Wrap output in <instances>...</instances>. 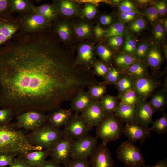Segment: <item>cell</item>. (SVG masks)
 Segmentation results:
<instances>
[{
  "instance_id": "cell-1",
  "label": "cell",
  "mask_w": 167,
  "mask_h": 167,
  "mask_svg": "<svg viewBox=\"0 0 167 167\" xmlns=\"http://www.w3.org/2000/svg\"><path fill=\"white\" fill-rule=\"evenodd\" d=\"M92 82L90 72L45 32L17 34L0 47V108L16 116L52 112Z\"/></svg>"
},
{
  "instance_id": "cell-2",
  "label": "cell",
  "mask_w": 167,
  "mask_h": 167,
  "mask_svg": "<svg viewBox=\"0 0 167 167\" xmlns=\"http://www.w3.org/2000/svg\"><path fill=\"white\" fill-rule=\"evenodd\" d=\"M13 124L0 126V153L15 156L42 149L31 144L26 135Z\"/></svg>"
},
{
  "instance_id": "cell-3",
  "label": "cell",
  "mask_w": 167,
  "mask_h": 167,
  "mask_svg": "<svg viewBox=\"0 0 167 167\" xmlns=\"http://www.w3.org/2000/svg\"><path fill=\"white\" fill-rule=\"evenodd\" d=\"M64 135L62 129L54 127L47 123L26 135L31 144L50 152Z\"/></svg>"
},
{
  "instance_id": "cell-4",
  "label": "cell",
  "mask_w": 167,
  "mask_h": 167,
  "mask_svg": "<svg viewBox=\"0 0 167 167\" xmlns=\"http://www.w3.org/2000/svg\"><path fill=\"white\" fill-rule=\"evenodd\" d=\"M96 126V137L107 144L120 138L124 125L123 122L112 113L107 114Z\"/></svg>"
},
{
  "instance_id": "cell-5",
  "label": "cell",
  "mask_w": 167,
  "mask_h": 167,
  "mask_svg": "<svg viewBox=\"0 0 167 167\" xmlns=\"http://www.w3.org/2000/svg\"><path fill=\"white\" fill-rule=\"evenodd\" d=\"M118 160L126 167H143L145 161L141 150L128 140L122 141L116 149Z\"/></svg>"
},
{
  "instance_id": "cell-6",
  "label": "cell",
  "mask_w": 167,
  "mask_h": 167,
  "mask_svg": "<svg viewBox=\"0 0 167 167\" xmlns=\"http://www.w3.org/2000/svg\"><path fill=\"white\" fill-rule=\"evenodd\" d=\"M15 17L20 25L19 34L45 32L52 26L51 22L33 12L19 15Z\"/></svg>"
},
{
  "instance_id": "cell-7",
  "label": "cell",
  "mask_w": 167,
  "mask_h": 167,
  "mask_svg": "<svg viewBox=\"0 0 167 167\" xmlns=\"http://www.w3.org/2000/svg\"><path fill=\"white\" fill-rule=\"evenodd\" d=\"M98 138L89 135L74 140L70 158L88 160L97 146Z\"/></svg>"
},
{
  "instance_id": "cell-8",
  "label": "cell",
  "mask_w": 167,
  "mask_h": 167,
  "mask_svg": "<svg viewBox=\"0 0 167 167\" xmlns=\"http://www.w3.org/2000/svg\"><path fill=\"white\" fill-rule=\"evenodd\" d=\"M92 127L79 113L73 114L63 129L65 135L76 139L89 135Z\"/></svg>"
},
{
  "instance_id": "cell-9",
  "label": "cell",
  "mask_w": 167,
  "mask_h": 167,
  "mask_svg": "<svg viewBox=\"0 0 167 167\" xmlns=\"http://www.w3.org/2000/svg\"><path fill=\"white\" fill-rule=\"evenodd\" d=\"M20 24L15 17L8 13L0 16V47L6 44L19 32Z\"/></svg>"
},
{
  "instance_id": "cell-10",
  "label": "cell",
  "mask_w": 167,
  "mask_h": 167,
  "mask_svg": "<svg viewBox=\"0 0 167 167\" xmlns=\"http://www.w3.org/2000/svg\"><path fill=\"white\" fill-rule=\"evenodd\" d=\"M47 119V115L45 113L29 111L17 116L16 122L13 124L16 127L32 131L46 123Z\"/></svg>"
},
{
  "instance_id": "cell-11",
  "label": "cell",
  "mask_w": 167,
  "mask_h": 167,
  "mask_svg": "<svg viewBox=\"0 0 167 167\" xmlns=\"http://www.w3.org/2000/svg\"><path fill=\"white\" fill-rule=\"evenodd\" d=\"M161 85L156 77L149 75L134 80L133 88L140 99H146Z\"/></svg>"
},
{
  "instance_id": "cell-12",
  "label": "cell",
  "mask_w": 167,
  "mask_h": 167,
  "mask_svg": "<svg viewBox=\"0 0 167 167\" xmlns=\"http://www.w3.org/2000/svg\"><path fill=\"white\" fill-rule=\"evenodd\" d=\"M74 140L64 135L50 152L49 156L51 159L64 165L70 159Z\"/></svg>"
},
{
  "instance_id": "cell-13",
  "label": "cell",
  "mask_w": 167,
  "mask_h": 167,
  "mask_svg": "<svg viewBox=\"0 0 167 167\" xmlns=\"http://www.w3.org/2000/svg\"><path fill=\"white\" fill-rule=\"evenodd\" d=\"M89 158L91 167H114V161L107 144L102 142L97 146Z\"/></svg>"
},
{
  "instance_id": "cell-14",
  "label": "cell",
  "mask_w": 167,
  "mask_h": 167,
  "mask_svg": "<svg viewBox=\"0 0 167 167\" xmlns=\"http://www.w3.org/2000/svg\"><path fill=\"white\" fill-rule=\"evenodd\" d=\"M123 134L128 138V140L133 143L139 141L141 145L146 138L150 137L151 130L148 126L141 125L134 121L126 123Z\"/></svg>"
},
{
  "instance_id": "cell-15",
  "label": "cell",
  "mask_w": 167,
  "mask_h": 167,
  "mask_svg": "<svg viewBox=\"0 0 167 167\" xmlns=\"http://www.w3.org/2000/svg\"><path fill=\"white\" fill-rule=\"evenodd\" d=\"M99 101H95L80 114L92 127L96 126L107 114L101 107Z\"/></svg>"
},
{
  "instance_id": "cell-16",
  "label": "cell",
  "mask_w": 167,
  "mask_h": 167,
  "mask_svg": "<svg viewBox=\"0 0 167 167\" xmlns=\"http://www.w3.org/2000/svg\"><path fill=\"white\" fill-rule=\"evenodd\" d=\"M155 112L146 99H140L135 108V121L145 126L152 123V117Z\"/></svg>"
},
{
  "instance_id": "cell-17",
  "label": "cell",
  "mask_w": 167,
  "mask_h": 167,
  "mask_svg": "<svg viewBox=\"0 0 167 167\" xmlns=\"http://www.w3.org/2000/svg\"><path fill=\"white\" fill-rule=\"evenodd\" d=\"M73 112L71 109L59 108L47 114L46 123L54 127L60 128L67 123L73 114Z\"/></svg>"
},
{
  "instance_id": "cell-18",
  "label": "cell",
  "mask_w": 167,
  "mask_h": 167,
  "mask_svg": "<svg viewBox=\"0 0 167 167\" xmlns=\"http://www.w3.org/2000/svg\"><path fill=\"white\" fill-rule=\"evenodd\" d=\"M75 62L78 65L88 69L94 66L96 61L90 45L85 44L80 47Z\"/></svg>"
},
{
  "instance_id": "cell-19",
  "label": "cell",
  "mask_w": 167,
  "mask_h": 167,
  "mask_svg": "<svg viewBox=\"0 0 167 167\" xmlns=\"http://www.w3.org/2000/svg\"><path fill=\"white\" fill-rule=\"evenodd\" d=\"M50 152L45 149L27 152L18 155L20 159L32 167H38L49 156Z\"/></svg>"
},
{
  "instance_id": "cell-20",
  "label": "cell",
  "mask_w": 167,
  "mask_h": 167,
  "mask_svg": "<svg viewBox=\"0 0 167 167\" xmlns=\"http://www.w3.org/2000/svg\"><path fill=\"white\" fill-rule=\"evenodd\" d=\"M96 100L90 96L88 91L83 90L71 100L70 109L73 112L79 113Z\"/></svg>"
},
{
  "instance_id": "cell-21",
  "label": "cell",
  "mask_w": 167,
  "mask_h": 167,
  "mask_svg": "<svg viewBox=\"0 0 167 167\" xmlns=\"http://www.w3.org/2000/svg\"><path fill=\"white\" fill-rule=\"evenodd\" d=\"M144 62L155 72L158 70L163 61V57L160 49L154 45L148 49L144 58Z\"/></svg>"
},
{
  "instance_id": "cell-22",
  "label": "cell",
  "mask_w": 167,
  "mask_h": 167,
  "mask_svg": "<svg viewBox=\"0 0 167 167\" xmlns=\"http://www.w3.org/2000/svg\"><path fill=\"white\" fill-rule=\"evenodd\" d=\"M122 72L134 80L149 75L147 65L141 60L133 63Z\"/></svg>"
},
{
  "instance_id": "cell-23",
  "label": "cell",
  "mask_w": 167,
  "mask_h": 167,
  "mask_svg": "<svg viewBox=\"0 0 167 167\" xmlns=\"http://www.w3.org/2000/svg\"><path fill=\"white\" fill-rule=\"evenodd\" d=\"M135 108V107L119 103L113 114L123 122H134Z\"/></svg>"
},
{
  "instance_id": "cell-24",
  "label": "cell",
  "mask_w": 167,
  "mask_h": 167,
  "mask_svg": "<svg viewBox=\"0 0 167 167\" xmlns=\"http://www.w3.org/2000/svg\"><path fill=\"white\" fill-rule=\"evenodd\" d=\"M33 12L51 22L57 19L58 15L57 8L53 3L44 4L38 6H34Z\"/></svg>"
},
{
  "instance_id": "cell-25",
  "label": "cell",
  "mask_w": 167,
  "mask_h": 167,
  "mask_svg": "<svg viewBox=\"0 0 167 167\" xmlns=\"http://www.w3.org/2000/svg\"><path fill=\"white\" fill-rule=\"evenodd\" d=\"M34 5L32 1L29 0H11L10 13H17L19 15L33 12Z\"/></svg>"
},
{
  "instance_id": "cell-26",
  "label": "cell",
  "mask_w": 167,
  "mask_h": 167,
  "mask_svg": "<svg viewBox=\"0 0 167 167\" xmlns=\"http://www.w3.org/2000/svg\"><path fill=\"white\" fill-rule=\"evenodd\" d=\"M58 11V15L62 14L65 16H71L78 13V8L76 4L72 1L66 0H57L54 2Z\"/></svg>"
},
{
  "instance_id": "cell-27",
  "label": "cell",
  "mask_w": 167,
  "mask_h": 167,
  "mask_svg": "<svg viewBox=\"0 0 167 167\" xmlns=\"http://www.w3.org/2000/svg\"><path fill=\"white\" fill-rule=\"evenodd\" d=\"M166 92L162 89L153 95L149 103L155 112L163 111L167 104Z\"/></svg>"
},
{
  "instance_id": "cell-28",
  "label": "cell",
  "mask_w": 167,
  "mask_h": 167,
  "mask_svg": "<svg viewBox=\"0 0 167 167\" xmlns=\"http://www.w3.org/2000/svg\"><path fill=\"white\" fill-rule=\"evenodd\" d=\"M139 60L131 54H124L116 56L114 62L119 69L123 72L131 65Z\"/></svg>"
},
{
  "instance_id": "cell-29",
  "label": "cell",
  "mask_w": 167,
  "mask_h": 167,
  "mask_svg": "<svg viewBox=\"0 0 167 167\" xmlns=\"http://www.w3.org/2000/svg\"><path fill=\"white\" fill-rule=\"evenodd\" d=\"M116 97L109 94L104 95L100 100L101 106L107 113H113L118 103Z\"/></svg>"
},
{
  "instance_id": "cell-30",
  "label": "cell",
  "mask_w": 167,
  "mask_h": 167,
  "mask_svg": "<svg viewBox=\"0 0 167 167\" xmlns=\"http://www.w3.org/2000/svg\"><path fill=\"white\" fill-rule=\"evenodd\" d=\"M117 98L120 100L119 103L135 107L140 99L133 89H131L122 95L118 96Z\"/></svg>"
},
{
  "instance_id": "cell-31",
  "label": "cell",
  "mask_w": 167,
  "mask_h": 167,
  "mask_svg": "<svg viewBox=\"0 0 167 167\" xmlns=\"http://www.w3.org/2000/svg\"><path fill=\"white\" fill-rule=\"evenodd\" d=\"M107 84L104 81L92 84L88 87L87 91L93 99L96 100H100L106 92Z\"/></svg>"
},
{
  "instance_id": "cell-32",
  "label": "cell",
  "mask_w": 167,
  "mask_h": 167,
  "mask_svg": "<svg viewBox=\"0 0 167 167\" xmlns=\"http://www.w3.org/2000/svg\"><path fill=\"white\" fill-rule=\"evenodd\" d=\"M54 22H55L54 28V31L60 39L63 41L69 39L71 35V30L68 25L63 22H56L55 20Z\"/></svg>"
},
{
  "instance_id": "cell-33",
  "label": "cell",
  "mask_w": 167,
  "mask_h": 167,
  "mask_svg": "<svg viewBox=\"0 0 167 167\" xmlns=\"http://www.w3.org/2000/svg\"><path fill=\"white\" fill-rule=\"evenodd\" d=\"M134 79L124 74L115 84L120 96L127 90L133 88Z\"/></svg>"
},
{
  "instance_id": "cell-34",
  "label": "cell",
  "mask_w": 167,
  "mask_h": 167,
  "mask_svg": "<svg viewBox=\"0 0 167 167\" xmlns=\"http://www.w3.org/2000/svg\"><path fill=\"white\" fill-rule=\"evenodd\" d=\"M152 125L150 128L158 134L165 133L167 131V115L164 113L162 116L152 122Z\"/></svg>"
},
{
  "instance_id": "cell-35",
  "label": "cell",
  "mask_w": 167,
  "mask_h": 167,
  "mask_svg": "<svg viewBox=\"0 0 167 167\" xmlns=\"http://www.w3.org/2000/svg\"><path fill=\"white\" fill-rule=\"evenodd\" d=\"M124 74L119 69L109 68L107 73L103 78L104 81L107 84H115L119 78Z\"/></svg>"
},
{
  "instance_id": "cell-36",
  "label": "cell",
  "mask_w": 167,
  "mask_h": 167,
  "mask_svg": "<svg viewBox=\"0 0 167 167\" xmlns=\"http://www.w3.org/2000/svg\"><path fill=\"white\" fill-rule=\"evenodd\" d=\"M125 29L124 25L121 23H117L105 30L104 36L109 37L116 36L122 35Z\"/></svg>"
},
{
  "instance_id": "cell-37",
  "label": "cell",
  "mask_w": 167,
  "mask_h": 167,
  "mask_svg": "<svg viewBox=\"0 0 167 167\" xmlns=\"http://www.w3.org/2000/svg\"><path fill=\"white\" fill-rule=\"evenodd\" d=\"M15 115L14 112L11 109L2 108L0 109V126L10 124Z\"/></svg>"
},
{
  "instance_id": "cell-38",
  "label": "cell",
  "mask_w": 167,
  "mask_h": 167,
  "mask_svg": "<svg viewBox=\"0 0 167 167\" xmlns=\"http://www.w3.org/2000/svg\"><path fill=\"white\" fill-rule=\"evenodd\" d=\"M97 52L101 59L106 63L109 62L113 57V53L110 50L103 45L98 47Z\"/></svg>"
},
{
  "instance_id": "cell-39",
  "label": "cell",
  "mask_w": 167,
  "mask_h": 167,
  "mask_svg": "<svg viewBox=\"0 0 167 167\" xmlns=\"http://www.w3.org/2000/svg\"><path fill=\"white\" fill-rule=\"evenodd\" d=\"M63 167H91L88 160L70 158Z\"/></svg>"
},
{
  "instance_id": "cell-40",
  "label": "cell",
  "mask_w": 167,
  "mask_h": 167,
  "mask_svg": "<svg viewBox=\"0 0 167 167\" xmlns=\"http://www.w3.org/2000/svg\"><path fill=\"white\" fill-rule=\"evenodd\" d=\"M76 35L80 37H86L91 33V29L90 26L86 23H82L75 27Z\"/></svg>"
},
{
  "instance_id": "cell-41",
  "label": "cell",
  "mask_w": 167,
  "mask_h": 167,
  "mask_svg": "<svg viewBox=\"0 0 167 167\" xmlns=\"http://www.w3.org/2000/svg\"><path fill=\"white\" fill-rule=\"evenodd\" d=\"M93 66L94 74L98 76L103 78L105 76L109 68L103 62H101L96 61Z\"/></svg>"
},
{
  "instance_id": "cell-42",
  "label": "cell",
  "mask_w": 167,
  "mask_h": 167,
  "mask_svg": "<svg viewBox=\"0 0 167 167\" xmlns=\"http://www.w3.org/2000/svg\"><path fill=\"white\" fill-rule=\"evenodd\" d=\"M145 27V21L142 18L134 20L129 25L130 29L135 32H139L144 29Z\"/></svg>"
},
{
  "instance_id": "cell-43",
  "label": "cell",
  "mask_w": 167,
  "mask_h": 167,
  "mask_svg": "<svg viewBox=\"0 0 167 167\" xmlns=\"http://www.w3.org/2000/svg\"><path fill=\"white\" fill-rule=\"evenodd\" d=\"M165 31L162 25L158 23L153 28V34L155 40L158 42L162 41L164 38Z\"/></svg>"
},
{
  "instance_id": "cell-44",
  "label": "cell",
  "mask_w": 167,
  "mask_h": 167,
  "mask_svg": "<svg viewBox=\"0 0 167 167\" xmlns=\"http://www.w3.org/2000/svg\"><path fill=\"white\" fill-rule=\"evenodd\" d=\"M148 45L146 42L140 44L135 52L136 58L139 60L144 59L148 49Z\"/></svg>"
},
{
  "instance_id": "cell-45",
  "label": "cell",
  "mask_w": 167,
  "mask_h": 167,
  "mask_svg": "<svg viewBox=\"0 0 167 167\" xmlns=\"http://www.w3.org/2000/svg\"><path fill=\"white\" fill-rule=\"evenodd\" d=\"M136 42L131 38H128L125 43L124 50L128 54L135 53L136 49Z\"/></svg>"
},
{
  "instance_id": "cell-46",
  "label": "cell",
  "mask_w": 167,
  "mask_h": 167,
  "mask_svg": "<svg viewBox=\"0 0 167 167\" xmlns=\"http://www.w3.org/2000/svg\"><path fill=\"white\" fill-rule=\"evenodd\" d=\"M15 156L5 153H0V167L9 165L15 158Z\"/></svg>"
},
{
  "instance_id": "cell-47",
  "label": "cell",
  "mask_w": 167,
  "mask_h": 167,
  "mask_svg": "<svg viewBox=\"0 0 167 167\" xmlns=\"http://www.w3.org/2000/svg\"><path fill=\"white\" fill-rule=\"evenodd\" d=\"M83 11L84 15L88 19H91L93 18L96 13V7L91 4L86 5Z\"/></svg>"
},
{
  "instance_id": "cell-48",
  "label": "cell",
  "mask_w": 167,
  "mask_h": 167,
  "mask_svg": "<svg viewBox=\"0 0 167 167\" xmlns=\"http://www.w3.org/2000/svg\"><path fill=\"white\" fill-rule=\"evenodd\" d=\"M146 16L148 20L151 22L155 21L158 18L159 13L155 7L148 8L146 11Z\"/></svg>"
},
{
  "instance_id": "cell-49",
  "label": "cell",
  "mask_w": 167,
  "mask_h": 167,
  "mask_svg": "<svg viewBox=\"0 0 167 167\" xmlns=\"http://www.w3.org/2000/svg\"><path fill=\"white\" fill-rule=\"evenodd\" d=\"M108 43L112 47L116 48L122 44L123 40L121 36H116L108 37Z\"/></svg>"
},
{
  "instance_id": "cell-50",
  "label": "cell",
  "mask_w": 167,
  "mask_h": 167,
  "mask_svg": "<svg viewBox=\"0 0 167 167\" xmlns=\"http://www.w3.org/2000/svg\"><path fill=\"white\" fill-rule=\"evenodd\" d=\"M119 8L122 12L133 11L135 10L133 4L130 1L125 0L122 2L119 6Z\"/></svg>"
},
{
  "instance_id": "cell-51",
  "label": "cell",
  "mask_w": 167,
  "mask_h": 167,
  "mask_svg": "<svg viewBox=\"0 0 167 167\" xmlns=\"http://www.w3.org/2000/svg\"><path fill=\"white\" fill-rule=\"evenodd\" d=\"M11 0H0V16L10 13Z\"/></svg>"
},
{
  "instance_id": "cell-52",
  "label": "cell",
  "mask_w": 167,
  "mask_h": 167,
  "mask_svg": "<svg viewBox=\"0 0 167 167\" xmlns=\"http://www.w3.org/2000/svg\"><path fill=\"white\" fill-rule=\"evenodd\" d=\"M9 167H32L18 157L13 160Z\"/></svg>"
},
{
  "instance_id": "cell-53",
  "label": "cell",
  "mask_w": 167,
  "mask_h": 167,
  "mask_svg": "<svg viewBox=\"0 0 167 167\" xmlns=\"http://www.w3.org/2000/svg\"><path fill=\"white\" fill-rule=\"evenodd\" d=\"M38 167H63L60 163L50 159L45 160Z\"/></svg>"
},
{
  "instance_id": "cell-54",
  "label": "cell",
  "mask_w": 167,
  "mask_h": 167,
  "mask_svg": "<svg viewBox=\"0 0 167 167\" xmlns=\"http://www.w3.org/2000/svg\"><path fill=\"white\" fill-rule=\"evenodd\" d=\"M135 13L133 11L122 12L120 17L123 20L128 22L132 20L135 17Z\"/></svg>"
},
{
  "instance_id": "cell-55",
  "label": "cell",
  "mask_w": 167,
  "mask_h": 167,
  "mask_svg": "<svg viewBox=\"0 0 167 167\" xmlns=\"http://www.w3.org/2000/svg\"><path fill=\"white\" fill-rule=\"evenodd\" d=\"M94 32L95 36L100 38L104 36L105 30L103 29L99 25H97L94 28Z\"/></svg>"
},
{
  "instance_id": "cell-56",
  "label": "cell",
  "mask_w": 167,
  "mask_h": 167,
  "mask_svg": "<svg viewBox=\"0 0 167 167\" xmlns=\"http://www.w3.org/2000/svg\"><path fill=\"white\" fill-rule=\"evenodd\" d=\"M100 22L104 25L110 24L112 22V18L110 15H103L100 18Z\"/></svg>"
},
{
  "instance_id": "cell-57",
  "label": "cell",
  "mask_w": 167,
  "mask_h": 167,
  "mask_svg": "<svg viewBox=\"0 0 167 167\" xmlns=\"http://www.w3.org/2000/svg\"><path fill=\"white\" fill-rule=\"evenodd\" d=\"M143 167H167V160L165 159L161 160L158 162L154 166L145 165Z\"/></svg>"
},
{
  "instance_id": "cell-58",
  "label": "cell",
  "mask_w": 167,
  "mask_h": 167,
  "mask_svg": "<svg viewBox=\"0 0 167 167\" xmlns=\"http://www.w3.org/2000/svg\"><path fill=\"white\" fill-rule=\"evenodd\" d=\"M155 7L157 10L159 14L161 15H164L163 12L160 2L156 3L155 5Z\"/></svg>"
},
{
  "instance_id": "cell-59",
  "label": "cell",
  "mask_w": 167,
  "mask_h": 167,
  "mask_svg": "<svg viewBox=\"0 0 167 167\" xmlns=\"http://www.w3.org/2000/svg\"><path fill=\"white\" fill-rule=\"evenodd\" d=\"M164 14H165L166 13L167 11V4L165 2L162 1L160 2Z\"/></svg>"
},
{
  "instance_id": "cell-60",
  "label": "cell",
  "mask_w": 167,
  "mask_h": 167,
  "mask_svg": "<svg viewBox=\"0 0 167 167\" xmlns=\"http://www.w3.org/2000/svg\"><path fill=\"white\" fill-rule=\"evenodd\" d=\"M164 30L165 32L166 33L167 32V20L166 19L164 20Z\"/></svg>"
},
{
  "instance_id": "cell-61",
  "label": "cell",
  "mask_w": 167,
  "mask_h": 167,
  "mask_svg": "<svg viewBox=\"0 0 167 167\" xmlns=\"http://www.w3.org/2000/svg\"><path fill=\"white\" fill-rule=\"evenodd\" d=\"M138 2L141 3H148L149 2V0H138Z\"/></svg>"
},
{
  "instance_id": "cell-62",
  "label": "cell",
  "mask_w": 167,
  "mask_h": 167,
  "mask_svg": "<svg viewBox=\"0 0 167 167\" xmlns=\"http://www.w3.org/2000/svg\"><path fill=\"white\" fill-rule=\"evenodd\" d=\"M113 2L114 3H118L120 2V0H113Z\"/></svg>"
}]
</instances>
